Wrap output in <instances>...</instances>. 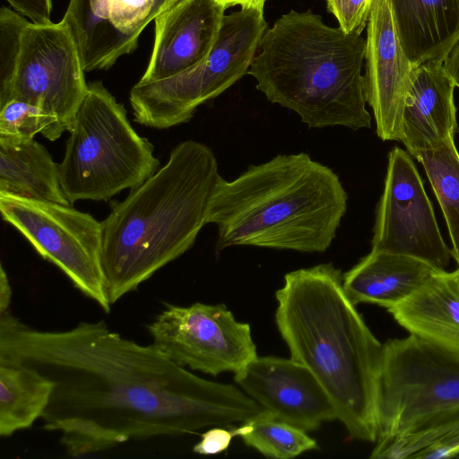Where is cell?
Segmentation results:
<instances>
[{
  "mask_svg": "<svg viewBox=\"0 0 459 459\" xmlns=\"http://www.w3.org/2000/svg\"><path fill=\"white\" fill-rule=\"evenodd\" d=\"M455 458H459V454H458V455H456V456H455Z\"/></svg>",
  "mask_w": 459,
  "mask_h": 459,
  "instance_id": "e575fe53",
  "label": "cell"
},
{
  "mask_svg": "<svg viewBox=\"0 0 459 459\" xmlns=\"http://www.w3.org/2000/svg\"><path fill=\"white\" fill-rule=\"evenodd\" d=\"M387 311L410 334L459 353V271L433 274Z\"/></svg>",
  "mask_w": 459,
  "mask_h": 459,
  "instance_id": "e0dca14e",
  "label": "cell"
},
{
  "mask_svg": "<svg viewBox=\"0 0 459 459\" xmlns=\"http://www.w3.org/2000/svg\"><path fill=\"white\" fill-rule=\"evenodd\" d=\"M342 279L332 263L286 273L275 294V321L291 359L320 382L349 437L376 442L383 344L347 296Z\"/></svg>",
  "mask_w": 459,
  "mask_h": 459,
  "instance_id": "7a4b0ae2",
  "label": "cell"
},
{
  "mask_svg": "<svg viewBox=\"0 0 459 459\" xmlns=\"http://www.w3.org/2000/svg\"><path fill=\"white\" fill-rule=\"evenodd\" d=\"M226 7L218 0H176L155 18L154 43L139 82L164 80L201 63L213 47Z\"/></svg>",
  "mask_w": 459,
  "mask_h": 459,
  "instance_id": "9a60e30c",
  "label": "cell"
},
{
  "mask_svg": "<svg viewBox=\"0 0 459 459\" xmlns=\"http://www.w3.org/2000/svg\"><path fill=\"white\" fill-rule=\"evenodd\" d=\"M266 0H218L226 8L234 5H240L241 8L264 9Z\"/></svg>",
  "mask_w": 459,
  "mask_h": 459,
  "instance_id": "d6a6232c",
  "label": "cell"
},
{
  "mask_svg": "<svg viewBox=\"0 0 459 459\" xmlns=\"http://www.w3.org/2000/svg\"><path fill=\"white\" fill-rule=\"evenodd\" d=\"M232 432L247 446L271 458L290 459L318 448L305 430L278 420L266 410L243 421Z\"/></svg>",
  "mask_w": 459,
  "mask_h": 459,
  "instance_id": "cb8c5ba5",
  "label": "cell"
},
{
  "mask_svg": "<svg viewBox=\"0 0 459 459\" xmlns=\"http://www.w3.org/2000/svg\"><path fill=\"white\" fill-rule=\"evenodd\" d=\"M413 157L422 164L439 203L452 242V255L459 264V153L454 137Z\"/></svg>",
  "mask_w": 459,
  "mask_h": 459,
  "instance_id": "603a6c76",
  "label": "cell"
},
{
  "mask_svg": "<svg viewBox=\"0 0 459 459\" xmlns=\"http://www.w3.org/2000/svg\"><path fill=\"white\" fill-rule=\"evenodd\" d=\"M267 30L264 9L225 14L217 39L197 65L130 91L134 121L156 129L188 122L198 106L214 99L248 73Z\"/></svg>",
  "mask_w": 459,
  "mask_h": 459,
  "instance_id": "ba28073f",
  "label": "cell"
},
{
  "mask_svg": "<svg viewBox=\"0 0 459 459\" xmlns=\"http://www.w3.org/2000/svg\"><path fill=\"white\" fill-rule=\"evenodd\" d=\"M156 0H109V18L113 27L135 49L138 39L152 21Z\"/></svg>",
  "mask_w": 459,
  "mask_h": 459,
  "instance_id": "4316f807",
  "label": "cell"
},
{
  "mask_svg": "<svg viewBox=\"0 0 459 459\" xmlns=\"http://www.w3.org/2000/svg\"><path fill=\"white\" fill-rule=\"evenodd\" d=\"M439 271L410 255L371 250L343 274L342 285L355 305L368 303L387 309Z\"/></svg>",
  "mask_w": 459,
  "mask_h": 459,
  "instance_id": "d6986e66",
  "label": "cell"
},
{
  "mask_svg": "<svg viewBox=\"0 0 459 459\" xmlns=\"http://www.w3.org/2000/svg\"><path fill=\"white\" fill-rule=\"evenodd\" d=\"M233 437L232 429L214 426L202 434L200 441L195 445L193 451L204 455L220 454L230 446Z\"/></svg>",
  "mask_w": 459,
  "mask_h": 459,
  "instance_id": "f1b7e54d",
  "label": "cell"
},
{
  "mask_svg": "<svg viewBox=\"0 0 459 459\" xmlns=\"http://www.w3.org/2000/svg\"><path fill=\"white\" fill-rule=\"evenodd\" d=\"M236 383L280 420L305 431L337 419L329 395L303 364L274 356L256 357L235 373Z\"/></svg>",
  "mask_w": 459,
  "mask_h": 459,
  "instance_id": "5bb4252c",
  "label": "cell"
},
{
  "mask_svg": "<svg viewBox=\"0 0 459 459\" xmlns=\"http://www.w3.org/2000/svg\"><path fill=\"white\" fill-rule=\"evenodd\" d=\"M69 133L58 170L72 205L79 200L108 201L159 169L153 145L135 132L124 105L100 81L88 84Z\"/></svg>",
  "mask_w": 459,
  "mask_h": 459,
  "instance_id": "52a82bcc",
  "label": "cell"
},
{
  "mask_svg": "<svg viewBox=\"0 0 459 459\" xmlns=\"http://www.w3.org/2000/svg\"><path fill=\"white\" fill-rule=\"evenodd\" d=\"M0 362L54 382L43 427L62 433L71 456L243 422L265 411L234 385L202 378L103 320L47 331L7 311L0 315Z\"/></svg>",
  "mask_w": 459,
  "mask_h": 459,
  "instance_id": "6da1fadb",
  "label": "cell"
},
{
  "mask_svg": "<svg viewBox=\"0 0 459 459\" xmlns=\"http://www.w3.org/2000/svg\"><path fill=\"white\" fill-rule=\"evenodd\" d=\"M30 22L22 14L0 9V95L9 88L20 56L22 37Z\"/></svg>",
  "mask_w": 459,
  "mask_h": 459,
  "instance_id": "484cf974",
  "label": "cell"
},
{
  "mask_svg": "<svg viewBox=\"0 0 459 459\" xmlns=\"http://www.w3.org/2000/svg\"><path fill=\"white\" fill-rule=\"evenodd\" d=\"M0 194L71 205L61 187L58 164L34 139L0 143Z\"/></svg>",
  "mask_w": 459,
  "mask_h": 459,
  "instance_id": "ffe728a7",
  "label": "cell"
},
{
  "mask_svg": "<svg viewBox=\"0 0 459 459\" xmlns=\"http://www.w3.org/2000/svg\"><path fill=\"white\" fill-rule=\"evenodd\" d=\"M377 437L370 458L440 459L459 454V353L410 334L383 344Z\"/></svg>",
  "mask_w": 459,
  "mask_h": 459,
  "instance_id": "8992f818",
  "label": "cell"
},
{
  "mask_svg": "<svg viewBox=\"0 0 459 459\" xmlns=\"http://www.w3.org/2000/svg\"><path fill=\"white\" fill-rule=\"evenodd\" d=\"M78 45L70 26L59 22L25 27L12 82L0 95L33 104L57 119L52 141L70 132L88 89Z\"/></svg>",
  "mask_w": 459,
  "mask_h": 459,
  "instance_id": "30bf717a",
  "label": "cell"
},
{
  "mask_svg": "<svg viewBox=\"0 0 459 459\" xmlns=\"http://www.w3.org/2000/svg\"><path fill=\"white\" fill-rule=\"evenodd\" d=\"M63 18L76 40L85 72L108 69L134 50L110 22L109 0H70Z\"/></svg>",
  "mask_w": 459,
  "mask_h": 459,
  "instance_id": "44dd1931",
  "label": "cell"
},
{
  "mask_svg": "<svg viewBox=\"0 0 459 459\" xmlns=\"http://www.w3.org/2000/svg\"><path fill=\"white\" fill-rule=\"evenodd\" d=\"M56 117L42 108L19 100L0 106V143H19L40 133L52 141Z\"/></svg>",
  "mask_w": 459,
  "mask_h": 459,
  "instance_id": "d4e9b609",
  "label": "cell"
},
{
  "mask_svg": "<svg viewBox=\"0 0 459 459\" xmlns=\"http://www.w3.org/2000/svg\"><path fill=\"white\" fill-rule=\"evenodd\" d=\"M402 48L415 67L444 63L459 40V0H389Z\"/></svg>",
  "mask_w": 459,
  "mask_h": 459,
  "instance_id": "ac0fdd59",
  "label": "cell"
},
{
  "mask_svg": "<svg viewBox=\"0 0 459 459\" xmlns=\"http://www.w3.org/2000/svg\"><path fill=\"white\" fill-rule=\"evenodd\" d=\"M20 14L27 16L31 23H51L52 0H6Z\"/></svg>",
  "mask_w": 459,
  "mask_h": 459,
  "instance_id": "f546056e",
  "label": "cell"
},
{
  "mask_svg": "<svg viewBox=\"0 0 459 459\" xmlns=\"http://www.w3.org/2000/svg\"><path fill=\"white\" fill-rule=\"evenodd\" d=\"M54 385L32 368L0 362V436L11 437L41 418Z\"/></svg>",
  "mask_w": 459,
  "mask_h": 459,
  "instance_id": "7402d4cb",
  "label": "cell"
},
{
  "mask_svg": "<svg viewBox=\"0 0 459 459\" xmlns=\"http://www.w3.org/2000/svg\"><path fill=\"white\" fill-rule=\"evenodd\" d=\"M455 88L443 63L426 62L413 68L400 136L411 156L459 132Z\"/></svg>",
  "mask_w": 459,
  "mask_h": 459,
  "instance_id": "2e32d148",
  "label": "cell"
},
{
  "mask_svg": "<svg viewBox=\"0 0 459 459\" xmlns=\"http://www.w3.org/2000/svg\"><path fill=\"white\" fill-rule=\"evenodd\" d=\"M373 233L374 251L410 255L441 270L453 258L411 156L399 147L388 154Z\"/></svg>",
  "mask_w": 459,
  "mask_h": 459,
  "instance_id": "7c38bea8",
  "label": "cell"
},
{
  "mask_svg": "<svg viewBox=\"0 0 459 459\" xmlns=\"http://www.w3.org/2000/svg\"><path fill=\"white\" fill-rule=\"evenodd\" d=\"M147 329L152 344L175 363L212 376L237 373L257 357L250 325L223 304H166Z\"/></svg>",
  "mask_w": 459,
  "mask_h": 459,
  "instance_id": "8fae6325",
  "label": "cell"
},
{
  "mask_svg": "<svg viewBox=\"0 0 459 459\" xmlns=\"http://www.w3.org/2000/svg\"><path fill=\"white\" fill-rule=\"evenodd\" d=\"M248 74L274 104L296 112L309 128H370L361 74L366 39L294 10L266 30Z\"/></svg>",
  "mask_w": 459,
  "mask_h": 459,
  "instance_id": "5b68a950",
  "label": "cell"
},
{
  "mask_svg": "<svg viewBox=\"0 0 459 459\" xmlns=\"http://www.w3.org/2000/svg\"><path fill=\"white\" fill-rule=\"evenodd\" d=\"M364 94L382 141H400L414 66L397 34L389 0H374L367 23Z\"/></svg>",
  "mask_w": 459,
  "mask_h": 459,
  "instance_id": "4fadbf2b",
  "label": "cell"
},
{
  "mask_svg": "<svg viewBox=\"0 0 459 459\" xmlns=\"http://www.w3.org/2000/svg\"><path fill=\"white\" fill-rule=\"evenodd\" d=\"M0 212L76 289L110 311L101 263V222L71 205L13 195L0 194Z\"/></svg>",
  "mask_w": 459,
  "mask_h": 459,
  "instance_id": "9c48e42d",
  "label": "cell"
},
{
  "mask_svg": "<svg viewBox=\"0 0 459 459\" xmlns=\"http://www.w3.org/2000/svg\"><path fill=\"white\" fill-rule=\"evenodd\" d=\"M456 269L459 271V264H457V268Z\"/></svg>",
  "mask_w": 459,
  "mask_h": 459,
  "instance_id": "d590c367",
  "label": "cell"
},
{
  "mask_svg": "<svg viewBox=\"0 0 459 459\" xmlns=\"http://www.w3.org/2000/svg\"><path fill=\"white\" fill-rule=\"evenodd\" d=\"M176 0H156L155 7L152 12V21L154 18L161 13L163 10L167 9L171 4H173Z\"/></svg>",
  "mask_w": 459,
  "mask_h": 459,
  "instance_id": "836d02e7",
  "label": "cell"
},
{
  "mask_svg": "<svg viewBox=\"0 0 459 459\" xmlns=\"http://www.w3.org/2000/svg\"><path fill=\"white\" fill-rule=\"evenodd\" d=\"M374 0H326L327 9L347 32L361 34L367 26Z\"/></svg>",
  "mask_w": 459,
  "mask_h": 459,
  "instance_id": "83f0119b",
  "label": "cell"
},
{
  "mask_svg": "<svg viewBox=\"0 0 459 459\" xmlns=\"http://www.w3.org/2000/svg\"><path fill=\"white\" fill-rule=\"evenodd\" d=\"M221 178L212 149L186 140L124 201L111 202L101 221V263L111 305L194 245L208 224Z\"/></svg>",
  "mask_w": 459,
  "mask_h": 459,
  "instance_id": "3957f363",
  "label": "cell"
},
{
  "mask_svg": "<svg viewBox=\"0 0 459 459\" xmlns=\"http://www.w3.org/2000/svg\"><path fill=\"white\" fill-rule=\"evenodd\" d=\"M12 288L9 282L7 273L0 264V315L7 312L11 304Z\"/></svg>",
  "mask_w": 459,
  "mask_h": 459,
  "instance_id": "1f68e13d",
  "label": "cell"
},
{
  "mask_svg": "<svg viewBox=\"0 0 459 459\" xmlns=\"http://www.w3.org/2000/svg\"><path fill=\"white\" fill-rule=\"evenodd\" d=\"M443 65L455 87H459V40L451 49Z\"/></svg>",
  "mask_w": 459,
  "mask_h": 459,
  "instance_id": "4dcf8cb0",
  "label": "cell"
},
{
  "mask_svg": "<svg viewBox=\"0 0 459 459\" xmlns=\"http://www.w3.org/2000/svg\"><path fill=\"white\" fill-rule=\"evenodd\" d=\"M336 173L305 152L250 165L231 181L221 178L207 223L217 226L216 250L254 246L325 252L347 211Z\"/></svg>",
  "mask_w": 459,
  "mask_h": 459,
  "instance_id": "277c9868",
  "label": "cell"
}]
</instances>
